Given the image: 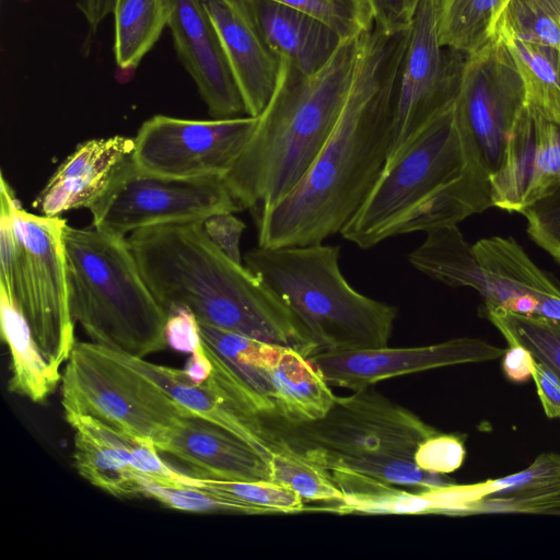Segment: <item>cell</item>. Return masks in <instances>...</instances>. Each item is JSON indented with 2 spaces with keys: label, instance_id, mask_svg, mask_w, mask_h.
<instances>
[{
  "label": "cell",
  "instance_id": "6da1fadb",
  "mask_svg": "<svg viewBox=\"0 0 560 560\" xmlns=\"http://www.w3.org/2000/svg\"><path fill=\"white\" fill-rule=\"evenodd\" d=\"M406 33L376 26L362 37L354 78L342 110L300 182L261 210L258 246L323 243L340 233L361 207L387 159L393 122V83Z\"/></svg>",
  "mask_w": 560,
  "mask_h": 560
},
{
  "label": "cell",
  "instance_id": "7a4b0ae2",
  "mask_svg": "<svg viewBox=\"0 0 560 560\" xmlns=\"http://www.w3.org/2000/svg\"><path fill=\"white\" fill-rule=\"evenodd\" d=\"M127 238L147 284L167 313L184 306L200 324L291 347L307 358L319 351L283 301L211 242L202 221L142 228Z\"/></svg>",
  "mask_w": 560,
  "mask_h": 560
},
{
  "label": "cell",
  "instance_id": "3957f363",
  "mask_svg": "<svg viewBox=\"0 0 560 560\" xmlns=\"http://www.w3.org/2000/svg\"><path fill=\"white\" fill-rule=\"evenodd\" d=\"M491 207L490 174L455 96L386 161L340 234L368 249L388 237L457 225Z\"/></svg>",
  "mask_w": 560,
  "mask_h": 560
},
{
  "label": "cell",
  "instance_id": "277c9868",
  "mask_svg": "<svg viewBox=\"0 0 560 560\" xmlns=\"http://www.w3.org/2000/svg\"><path fill=\"white\" fill-rule=\"evenodd\" d=\"M364 35V34H363ZM342 40L319 70L305 74L281 59L277 86L224 182L242 210L268 209L305 174L342 110L362 37Z\"/></svg>",
  "mask_w": 560,
  "mask_h": 560
},
{
  "label": "cell",
  "instance_id": "5b68a950",
  "mask_svg": "<svg viewBox=\"0 0 560 560\" xmlns=\"http://www.w3.org/2000/svg\"><path fill=\"white\" fill-rule=\"evenodd\" d=\"M283 423L285 433L277 438L327 470L348 469L420 489L455 483L413 462L418 445L440 431L372 387L336 396L319 419Z\"/></svg>",
  "mask_w": 560,
  "mask_h": 560
},
{
  "label": "cell",
  "instance_id": "8992f818",
  "mask_svg": "<svg viewBox=\"0 0 560 560\" xmlns=\"http://www.w3.org/2000/svg\"><path fill=\"white\" fill-rule=\"evenodd\" d=\"M70 310L91 341L135 357L163 350L167 311L147 284L128 238L66 225Z\"/></svg>",
  "mask_w": 560,
  "mask_h": 560
},
{
  "label": "cell",
  "instance_id": "52a82bcc",
  "mask_svg": "<svg viewBox=\"0 0 560 560\" xmlns=\"http://www.w3.org/2000/svg\"><path fill=\"white\" fill-rule=\"evenodd\" d=\"M339 256V246L316 243L258 246L244 259L302 322L319 351L388 346L397 308L352 288Z\"/></svg>",
  "mask_w": 560,
  "mask_h": 560
},
{
  "label": "cell",
  "instance_id": "ba28073f",
  "mask_svg": "<svg viewBox=\"0 0 560 560\" xmlns=\"http://www.w3.org/2000/svg\"><path fill=\"white\" fill-rule=\"evenodd\" d=\"M0 291L19 308L48 361L60 370L75 345L61 217L21 207L1 175Z\"/></svg>",
  "mask_w": 560,
  "mask_h": 560
},
{
  "label": "cell",
  "instance_id": "9c48e42d",
  "mask_svg": "<svg viewBox=\"0 0 560 560\" xmlns=\"http://www.w3.org/2000/svg\"><path fill=\"white\" fill-rule=\"evenodd\" d=\"M60 383L65 415L92 417L154 445L191 416L119 351L92 341L75 342Z\"/></svg>",
  "mask_w": 560,
  "mask_h": 560
},
{
  "label": "cell",
  "instance_id": "30bf717a",
  "mask_svg": "<svg viewBox=\"0 0 560 560\" xmlns=\"http://www.w3.org/2000/svg\"><path fill=\"white\" fill-rule=\"evenodd\" d=\"M90 211L91 226L126 237L142 228L205 221L215 213H234L242 209L224 177L162 176L140 168L132 155Z\"/></svg>",
  "mask_w": 560,
  "mask_h": 560
},
{
  "label": "cell",
  "instance_id": "8fae6325",
  "mask_svg": "<svg viewBox=\"0 0 560 560\" xmlns=\"http://www.w3.org/2000/svg\"><path fill=\"white\" fill-rule=\"evenodd\" d=\"M465 55L441 45L434 0H421L406 33L393 83V122L386 161L454 100Z\"/></svg>",
  "mask_w": 560,
  "mask_h": 560
},
{
  "label": "cell",
  "instance_id": "7c38bea8",
  "mask_svg": "<svg viewBox=\"0 0 560 560\" xmlns=\"http://www.w3.org/2000/svg\"><path fill=\"white\" fill-rule=\"evenodd\" d=\"M257 117L185 119L154 115L140 126L133 161L170 177H224L245 149Z\"/></svg>",
  "mask_w": 560,
  "mask_h": 560
},
{
  "label": "cell",
  "instance_id": "4fadbf2b",
  "mask_svg": "<svg viewBox=\"0 0 560 560\" xmlns=\"http://www.w3.org/2000/svg\"><path fill=\"white\" fill-rule=\"evenodd\" d=\"M456 103L491 175L500 164L511 130L526 107L521 77L498 36L465 56Z\"/></svg>",
  "mask_w": 560,
  "mask_h": 560
},
{
  "label": "cell",
  "instance_id": "5bb4252c",
  "mask_svg": "<svg viewBox=\"0 0 560 560\" xmlns=\"http://www.w3.org/2000/svg\"><path fill=\"white\" fill-rule=\"evenodd\" d=\"M504 352L505 349L479 338L460 337L420 347L319 351L308 359L330 386L355 392L387 378L495 360Z\"/></svg>",
  "mask_w": 560,
  "mask_h": 560
},
{
  "label": "cell",
  "instance_id": "9a60e30c",
  "mask_svg": "<svg viewBox=\"0 0 560 560\" xmlns=\"http://www.w3.org/2000/svg\"><path fill=\"white\" fill-rule=\"evenodd\" d=\"M492 205L521 213L560 188V124L527 107L506 140L490 175Z\"/></svg>",
  "mask_w": 560,
  "mask_h": 560
},
{
  "label": "cell",
  "instance_id": "2e32d148",
  "mask_svg": "<svg viewBox=\"0 0 560 560\" xmlns=\"http://www.w3.org/2000/svg\"><path fill=\"white\" fill-rule=\"evenodd\" d=\"M65 418L74 431L78 472L103 491L115 497L140 495L142 477L163 469L164 460L154 444L89 416L67 413Z\"/></svg>",
  "mask_w": 560,
  "mask_h": 560
},
{
  "label": "cell",
  "instance_id": "e0dca14e",
  "mask_svg": "<svg viewBox=\"0 0 560 560\" xmlns=\"http://www.w3.org/2000/svg\"><path fill=\"white\" fill-rule=\"evenodd\" d=\"M176 55L212 118L245 113L218 31L202 0H172L168 26Z\"/></svg>",
  "mask_w": 560,
  "mask_h": 560
},
{
  "label": "cell",
  "instance_id": "ac0fdd59",
  "mask_svg": "<svg viewBox=\"0 0 560 560\" xmlns=\"http://www.w3.org/2000/svg\"><path fill=\"white\" fill-rule=\"evenodd\" d=\"M133 138L113 136L80 143L57 167L36 196L33 207L46 217L90 209L132 159Z\"/></svg>",
  "mask_w": 560,
  "mask_h": 560
},
{
  "label": "cell",
  "instance_id": "d6986e66",
  "mask_svg": "<svg viewBox=\"0 0 560 560\" xmlns=\"http://www.w3.org/2000/svg\"><path fill=\"white\" fill-rule=\"evenodd\" d=\"M202 1L220 36L245 113L257 117L277 86L281 59L267 44L244 0Z\"/></svg>",
  "mask_w": 560,
  "mask_h": 560
},
{
  "label": "cell",
  "instance_id": "ffe728a7",
  "mask_svg": "<svg viewBox=\"0 0 560 560\" xmlns=\"http://www.w3.org/2000/svg\"><path fill=\"white\" fill-rule=\"evenodd\" d=\"M155 447L208 478L270 480L267 462L257 451L230 431L194 415L183 418Z\"/></svg>",
  "mask_w": 560,
  "mask_h": 560
},
{
  "label": "cell",
  "instance_id": "44dd1931",
  "mask_svg": "<svg viewBox=\"0 0 560 560\" xmlns=\"http://www.w3.org/2000/svg\"><path fill=\"white\" fill-rule=\"evenodd\" d=\"M119 353L127 363L156 382L191 415L230 431L268 460L275 445L261 419L244 411L211 376L205 383L196 384L184 375L182 369L155 364L120 351Z\"/></svg>",
  "mask_w": 560,
  "mask_h": 560
},
{
  "label": "cell",
  "instance_id": "7402d4cb",
  "mask_svg": "<svg viewBox=\"0 0 560 560\" xmlns=\"http://www.w3.org/2000/svg\"><path fill=\"white\" fill-rule=\"evenodd\" d=\"M269 47L299 71L312 74L342 42L318 20L273 0H244Z\"/></svg>",
  "mask_w": 560,
  "mask_h": 560
},
{
  "label": "cell",
  "instance_id": "603a6c76",
  "mask_svg": "<svg viewBox=\"0 0 560 560\" xmlns=\"http://www.w3.org/2000/svg\"><path fill=\"white\" fill-rule=\"evenodd\" d=\"M465 515L560 514V454L542 453L525 469L470 485Z\"/></svg>",
  "mask_w": 560,
  "mask_h": 560
},
{
  "label": "cell",
  "instance_id": "cb8c5ba5",
  "mask_svg": "<svg viewBox=\"0 0 560 560\" xmlns=\"http://www.w3.org/2000/svg\"><path fill=\"white\" fill-rule=\"evenodd\" d=\"M1 335L11 354L9 390L44 401L61 382L60 370L43 353L19 308L0 291Z\"/></svg>",
  "mask_w": 560,
  "mask_h": 560
},
{
  "label": "cell",
  "instance_id": "d4e9b609",
  "mask_svg": "<svg viewBox=\"0 0 560 560\" xmlns=\"http://www.w3.org/2000/svg\"><path fill=\"white\" fill-rule=\"evenodd\" d=\"M495 36L505 45L521 77L526 107L560 124V50L503 31Z\"/></svg>",
  "mask_w": 560,
  "mask_h": 560
},
{
  "label": "cell",
  "instance_id": "484cf974",
  "mask_svg": "<svg viewBox=\"0 0 560 560\" xmlns=\"http://www.w3.org/2000/svg\"><path fill=\"white\" fill-rule=\"evenodd\" d=\"M114 57L124 73L135 71L168 26L172 0H115Z\"/></svg>",
  "mask_w": 560,
  "mask_h": 560
},
{
  "label": "cell",
  "instance_id": "4316f807",
  "mask_svg": "<svg viewBox=\"0 0 560 560\" xmlns=\"http://www.w3.org/2000/svg\"><path fill=\"white\" fill-rule=\"evenodd\" d=\"M442 46L471 55L495 38L508 0H434Z\"/></svg>",
  "mask_w": 560,
  "mask_h": 560
},
{
  "label": "cell",
  "instance_id": "83f0119b",
  "mask_svg": "<svg viewBox=\"0 0 560 560\" xmlns=\"http://www.w3.org/2000/svg\"><path fill=\"white\" fill-rule=\"evenodd\" d=\"M273 450L267 460L269 479L299 495L304 502H322L330 508L343 503V494L329 470L270 435Z\"/></svg>",
  "mask_w": 560,
  "mask_h": 560
},
{
  "label": "cell",
  "instance_id": "f1b7e54d",
  "mask_svg": "<svg viewBox=\"0 0 560 560\" xmlns=\"http://www.w3.org/2000/svg\"><path fill=\"white\" fill-rule=\"evenodd\" d=\"M510 345L526 348L560 378V320L524 315L502 307L482 310Z\"/></svg>",
  "mask_w": 560,
  "mask_h": 560
},
{
  "label": "cell",
  "instance_id": "f546056e",
  "mask_svg": "<svg viewBox=\"0 0 560 560\" xmlns=\"http://www.w3.org/2000/svg\"><path fill=\"white\" fill-rule=\"evenodd\" d=\"M188 485L240 503L250 515L299 513L306 510L305 502L299 495L271 480L233 481L189 476Z\"/></svg>",
  "mask_w": 560,
  "mask_h": 560
},
{
  "label": "cell",
  "instance_id": "4dcf8cb0",
  "mask_svg": "<svg viewBox=\"0 0 560 560\" xmlns=\"http://www.w3.org/2000/svg\"><path fill=\"white\" fill-rule=\"evenodd\" d=\"M499 31L560 50V15L549 0H508Z\"/></svg>",
  "mask_w": 560,
  "mask_h": 560
},
{
  "label": "cell",
  "instance_id": "1f68e13d",
  "mask_svg": "<svg viewBox=\"0 0 560 560\" xmlns=\"http://www.w3.org/2000/svg\"><path fill=\"white\" fill-rule=\"evenodd\" d=\"M294 8L325 24L341 40L352 39L374 27L368 0H273Z\"/></svg>",
  "mask_w": 560,
  "mask_h": 560
},
{
  "label": "cell",
  "instance_id": "d6a6232c",
  "mask_svg": "<svg viewBox=\"0 0 560 560\" xmlns=\"http://www.w3.org/2000/svg\"><path fill=\"white\" fill-rule=\"evenodd\" d=\"M140 495L154 499L170 509L179 511L250 515L248 510L240 503L186 483H162L142 478Z\"/></svg>",
  "mask_w": 560,
  "mask_h": 560
},
{
  "label": "cell",
  "instance_id": "836d02e7",
  "mask_svg": "<svg viewBox=\"0 0 560 560\" xmlns=\"http://www.w3.org/2000/svg\"><path fill=\"white\" fill-rule=\"evenodd\" d=\"M520 214L532 241L560 264V188Z\"/></svg>",
  "mask_w": 560,
  "mask_h": 560
},
{
  "label": "cell",
  "instance_id": "e575fe53",
  "mask_svg": "<svg viewBox=\"0 0 560 560\" xmlns=\"http://www.w3.org/2000/svg\"><path fill=\"white\" fill-rule=\"evenodd\" d=\"M465 454L466 450L462 438L438 432L418 445L413 454V462L424 471L447 475L463 465Z\"/></svg>",
  "mask_w": 560,
  "mask_h": 560
},
{
  "label": "cell",
  "instance_id": "d590c367",
  "mask_svg": "<svg viewBox=\"0 0 560 560\" xmlns=\"http://www.w3.org/2000/svg\"><path fill=\"white\" fill-rule=\"evenodd\" d=\"M165 340L172 349L192 353L202 346L199 323L191 311L184 306L168 308Z\"/></svg>",
  "mask_w": 560,
  "mask_h": 560
},
{
  "label": "cell",
  "instance_id": "8d00e7d4",
  "mask_svg": "<svg viewBox=\"0 0 560 560\" xmlns=\"http://www.w3.org/2000/svg\"><path fill=\"white\" fill-rule=\"evenodd\" d=\"M421 0H368L374 16V26L394 36L411 26Z\"/></svg>",
  "mask_w": 560,
  "mask_h": 560
},
{
  "label": "cell",
  "instance_id": "74e56055",
  "mask_svg": "<svg viewBox=\"0 0 560 560\" xmlns=\"http://www.w3.org/2000/svg\"><path fill=\"white\" fill-rule=\"evenodd\" d=\"M202 228L214 245L230 258L242 264L240 242L246 228L242 220L233 212H220L202 221Z\"/></svg>",
  "mask_w": 560,
  "mask_h": 560
},
{
  "label": "cell",
  "instance_id": "f35d334b",
  "mask_svg": "<svg viewBox=\"0 0 560 560\" xmlns=\"http://www.w3.org/2000/svg\"><path fill=\"white\" fill-rule=\"evenodd\" d=\"M532 378L548 418L560 417V378L547 365L535 361Z\"/></svg>",
  "mask_w": 560,
  "mask_h": 560
},
{
  "label": "cell",
  "instance_id": "ab89813d",
  "mask_svg": "<svg viewBox=\"0 0 560 560\" xmlns=\"http://www.w3.org/2000/svg\"><path fill=\"white\" fill-rule=\"evenodd\" d=\"M535 361L534 355L526 348L510 345L503 354L502 369L510 381L523 383L532 377Z\"/></svg>",
  "mask_w": 560,
  "mask_h": 560
},
{
  "label": "cell",
  "instance_id": "60d3db41",
  "mask_svg": "<svg viewBox=\"0 0 560 560\" xmlns=\"http://www.w3.org/2000/svg\"><path fill=\"white\" fill-rule=\"evenodd\" d=\"M213 362L206 351L203 343L190 353L189 360L182 369L184 375L192 383L201 384L208 381L213 372Z\"/></svg>",
  "mask_w": 560,
  "mask_h": 560
},
{
  "label": "cell",
  "instance_id": "b9f144b4",
  "mask_svg": "<svg viewBox=\"0 0 560 560\" xmlns=\"http://www.w3.org/2000/svg\"><path fill=\"white\" fill-rule=\"evenodd\" d=\"M115 0H75L92 33H95L103 21L113 12Z\"/></svg>",
  "mask_w": 560,
  "mask_h": 560
},
{
  "label": "cell",
  "instance_id": "7bdbcfd3",
  "mask_svg": "<svg viewBox=\"0 0 560 560\" xmlns=\"http://www.w3.org/2000/svg\"><path fill=\"white\" fill-rule=\"evenodd\" d=\"M551 2V4L553 5V8L556 9V11L558 12V14L560 15V0H549Z\"/></svg>",
  "mask_w": 560,
  "mask_h": 560
}]
</instances>
